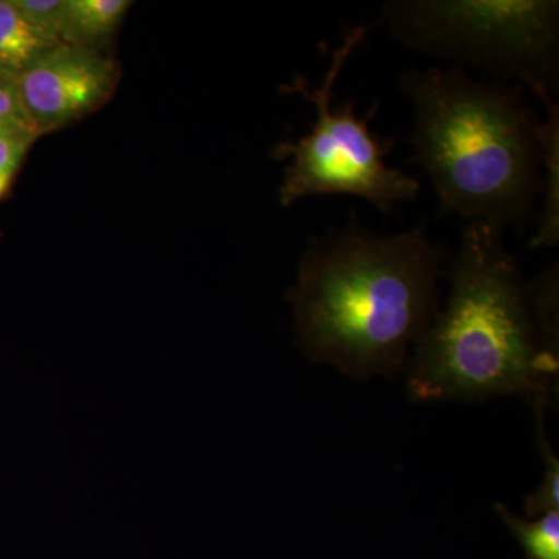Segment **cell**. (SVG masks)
<instances>
[{
  "label": "cell",
  "instance_id": "8fae6325",
  "mask_svg": "<svg viewBox=\"0 0 559 559\" xmlns=\"http://www.w3.org/2000/svg\"><path fill=\"white\" fill-rule=\"evenodd\" d=\"M550 401L539 400L532 404L538 425L539 454L544 462V476L539 487L525 498L524 509L530 520L547 511H559V460L546 436V409Z\"/></svg>",
  "mask_w": 559,
  "mask_h": 559
},
{
  "label": "cell",
  "instance_id": "9a60e30c",
  "mask_svg": "<svg viewBox=\"0 0 559 559\" xmlns=\"http://www.w3.org/2000/svg\"><path fill=\"white\" fill-rule=\"evenodd\" d=\"M35 135L0 134V200L9 191L14 176L20 170L25 154L35 142Z\"/></svg>",
  "mask_w": 559,
  "mask_h": 559
},
{
  "label": "cell",
  "instance_id": "3957f363",
  "mask_svg": "<svg viewBox=\"0 0 559 559\" xmlns=\"http://www.w3.org/2000/svg\"><path fill=\"white\" fill-rule=\"evenodd\" d=\"M400 87L414 110L409 162L429 176L441 212L524 230L544 183L540 119L524 87L454 66L412 68Z\"/></svg>",
  "mask_w": 559,
  "mask_h": 559
},
{
  "label": "cell",
  "instance_id": "9c48e42d",
  "mask_svg": "<svg viewBox=\"0 0 559 559\" xmlns=\"http://www.w3.org/2000/svg\"><path fill=\"white\" fill-rule=\"evenodd\" d=\"M130 7L128 0H66L68 46L90 47L87 44L108 38Z\"/></svg>",
  "mask_w": 559,
  "mask_h": 559
},
{
  "label": "cell",
  "instance_id": "52a82bcc",
  "mask_svg": "<svg viewBox=\"0 0 559 559\" xmlns=\"http://www.w3.org/2000/svg\"><path fill=\"white\" fill-rule=\"evenodd\" d=\"M546 119L540 120L538 134L543 148V202L538 226L530 240L532 249H554L559 245V105L547 103Z\"/></svg>",
  "mask_w": 559,
  "mask_h": 559
},
{
  "label": "cell",
  "instance_id": "ba28073f",
  "mask_svg": "<svg viewBox=\"0 0 559 559\" xmlns=\"http://www.w3.org/2000/svg\"><path fill=\"white\" fill-rule=\"evenodd\" d=\"M60 46L40 32L13 0H0V72L17 76Z\"/></svg>",
  "mask_w": 559,
  "mask_h": 559
},
{
  "label": "cell",
  "instance_id": "5b68a950",
  "mask_svg": "<svg viewBox=\"0 0 559 559\" xmlns=\"http://www.w3.org/2000/svg\"><path fill=\"white\" fill-rule=\"evenodd\" d=\"M373 27L355 25L345 32L341 46L331 53L320 86H311L305 76H297L290 86L314 106L316 117L308 134L278 148V156L289 159L278 190L283 207L307 198L348 194L390 213L401 202L414 201L421 191L415 176L385 162L395 139L371 131L370 121L378 106L366 116H358L353 98L334 105L342 70Z\"/></svg>",
  "mask_w": 559,
  "mask_h": 559
},
{
  "label": "cell",
  "instance_id": "6da1fadb",
  "mask_svg": "<svg viewBox=\"0 0 559 559\" xmlns=\"http://www.w3.org/2000/svg\"><path fill=\"white\" fill-rule=\"evenodd\" d=\"M448 257L423 226L380 235L352 212L301 253L288 293L297 345L355 380H393L439 311Z\"/></svg>",
  "mask_w": 559,
  "mask_h": 559
},
{
  "label": "cell",
  "instance_id": "8992f818",
  "mask_svg": "<svg viewBox=\"0 0 559 559\" xmlns=\"http://www.w3.org/2000/svg\"><path fill=\"white\" fill-rule=\"evenodd\" d=\"M22 103L39 135L94 112L116 90L117 66L91 47L60 46L16 76Z\"/></svg>",
  "mask_w": 559,
  "mask_h": 559
},
{
  "label": "cell",
  "instance_id": "7c38bea8",
  "mask_svg": "<svg viewBox=\"0 0 559 559\" xmlns=\"http://www.w3.org/2000/svg\"><path fill=\"white\" fill-rule=\"evenodd\" d=\"M558 274V263L555 261L538 277L527 283V294L540 340L554 355L559 356Z\"/></svg>",
  "mask_w": 559,
  "mask_h": 559
},
{
  "label": "cell",
  "instance_id": "30bf717a",
  "mask_svg": "<svg viewBox=\"0 0 559 559\" xmlns=\"http://www.w3.org/2000/svg\"><path fill=\"white\" fill-rule=\"evenodd\" d=\"M495 509L528 559H559V511H547L527 521L511 513L503 503H496Z\"/></svg>",
  "mask_w": 559,
  "mask_h": 559
},
{
  "label": "cell",
  "instance_id": "5bb4252c",
  "mask_svg": "<svg viewBox=\"0 0 559 559\" xmlns=\"http://www.w3.org/2000/svg\"><path fill=\"white\" fill-rule=\"evenodd\" d=\"M11 132L39 138L22 103L16 76L0 72V134Z\"/></svg>",
  "mask_w": 559,
  "mask_h": 559
},
{
  "label": "cell",
  "instance_id": "277c9868",
  "mask_svg": "<svg viewBox=\"0 0 559 559\" xmlns=\"http://www.w3.org/2000/svg\"><path fill=\"white\" fill-rule=\"evenodd\" d=\"M381 24L415 53L530 90L559 92L558 0H390Z\"/></svg>",
  "mask_w": 559,
  "mask_h": 559
},
{
  "label": "cell",
  "instance_id": "4fadbf2b",
  "mask_svg": "<svg viewBox=\"0 0 559 559\" xmlns=\"http://www.w3.org/2000/svg\"><path fill=\"white\" fill-rule=\"evenodd\" d=\"M17 7L55 43L68 46V21H66V0H13Z\"/></svg>",
  "mask_w": 559,
  "mask_h": 559
},
{
  "label": "cell",
  "instance_id": "7a4b0ae2",
  "mask_svg": "<svg viewBox=\"0 0 559 559\" xmlns=\"http://www.w3.org/2000/svg\"><path fill=\"white\" fill-rule=\"evenodd\" d=\"M506 231L466 224L450 267V296L404 367L414 401L481 403L557 393L559 358L540 340L527 283Z\"/></svg>",
  "mask_w": 559,
  "mask_h": 559
}]
</instances>
